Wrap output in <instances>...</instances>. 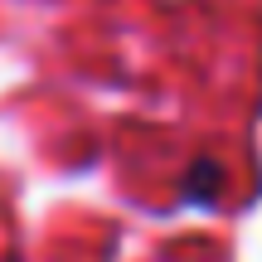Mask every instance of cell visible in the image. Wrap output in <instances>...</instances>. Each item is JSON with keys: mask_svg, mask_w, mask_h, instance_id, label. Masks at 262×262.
<instances>
[{"mask_svg": "<svg viewBox=\"0 0 262 262\" xmlns=\"http://www.w3.org/2000/svg\"><path fill=\"white\" fill-rule=\"evenodd\" d=\"M219 185H224V165L204 156V160H194V170H189V180H185V194L194 199V204H214Z\"/></svg>", "mask_w": 262, "mask_h": 262, "instance_id": "cell-1", "label": "cell"}]
</instances>
